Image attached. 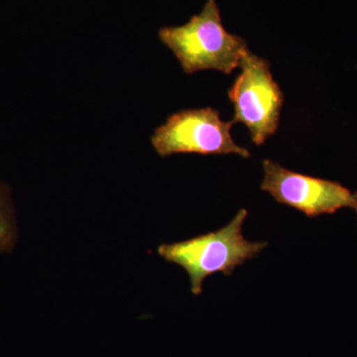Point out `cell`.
Wrapping results in <instances>:
<instances>
[{"label":"cell","mask_w":357,"mask_h":357,"mask_svg":"<svg viewBox=\"0 0 357 357\" xmlns=\"http://www.w3.org/2000/svg\"><path fill=\"white\" fill-rule=\"evenodd\" d=\"M158 37L188 75L206 70L231 74L249 50L245 40L223 27L217 0H208L185 24L161 28Z\"/></svg>","instance_id":"obj_1"},{"label":"cell","mask_w":357,"mask_h":357,"mask_svg":"<svg viewBox=\"0 0 357 357\" xmlns=\"http://www.w3.org/2000/svg\"><path fill=\"white\" fill-rule=\"evenodd\" d=\"M248 215V210L243 208L217 231L181 243L162 244L159 255L184 268L191 281L192 293L201 295L204 279L218 272L230 276L236 267L253 259L266 248L267 243H251L244 238L243 225Z\"/></svg>","instance_id":"obj_2"},{"label":"cell","mask_w":357,"mask_h":357,"mask_svg":"<svg viewBox=\"0 0 357 357\" xmlns=\"http://www.w3.org/2000/svg\"><path fill=\"white\" fill-rule=\"evenodd\" d=\"M239 68L241 75L227 91L234 107L232 122L243 123L252 142L260 146L278 129L283 93L264 59L246 51Z\"/></svg>","instance_id":"obj_3"},{"label":"cell","mask_w":357,"mask_h":357,"mask_svg":"<svg viewBox=\"0 0 357 357\" xmlns=\"http://www.w3.org/2000/svg\"><path fill=\"white\" fill-rule=\"evenodd\" d=\"M234 124L222 121L220 112L211 107L180 110L155 129L151 144L162 158L174 154H236L249 158L248 150L232 139Z\"/></svg>","instance_id":"obj_4"},{"label":"cell","mask_w":357,"mask_h":357,"mask_svg":"<svg viewBox=\"0 0 357 357\" xmlns=\"http://www.w3.org/2000/svg\"><path fill=\"white\" fill-rule=\"evenodd\" d=\"M263 171L262 191L269 192L277 203L302 211L307 218L331 215L340 208H356V196L338 182L294 172L271 160L263 161Z\"/></svg>","instance_id":"obj_5"},{"label":"cell","mask_w":357,"mask_h":357,"mask_svg":"<svg viewBox=\"0 0 357 357\" xmlns=\"http://www.w3.org/2000/svg\"><path fill=\"white\" fill-rule=\"evenodd\" d=\"M16 241V222L8 191L0 184V253L13 248Z\"/></svg>","instance_id":"obj_6"},{"label":"cell","mask_w":357,"mask_h":357,"mask_svg":"<svg viewBox=\"0 0 357 357\" xmlns=\"http://www.w3.org/2000/svg\"><path fill=\"white\" fill-rule=\"evenodd\" d=\"M354 196H356V210L357 211V192H356V194H354Z\"/></svg>","instance_id":"obj_7"}]
</instances>
